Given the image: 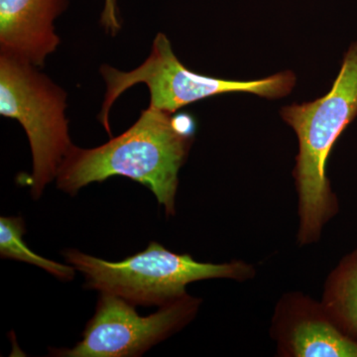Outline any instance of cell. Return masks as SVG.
Wrapping results in <instances>:
<instances>
[{
    "instance_id": "obj_1",
    "label": "cell",
    "mask_w": 357,
    "mask_h": 357,
    "mask_svg": "<svg viewBox=\"0 0 357 357\" xmlns=\"http://www.w3.org/2000/svg\"><path fill=\"white\" fill-rule=\"evenodd\" d=\"M195 128L190 115L149 107L107 144L91 149L73 145L59 169L58 188L75 196L91 183L123 176L148 188L166 215H174L178 171L194 143Z\"/></svg>"
},
{
    "instance_id": "obj_2",
    "label": "cell",
    "mask_w": 357,
    "mask_h": 357,
    "mask_svg": "<svg viewBox=\"0 0 357 357\" xmlns=\"http://www.w3.org/2000/svg\"><path fill=\"white\" fill-rule=\"evenodd\" d=\"M281 116L299 141L293 176L298 196L297 243L305 248L318 243L326 225L340 213L326 162L340 134L357 116V42L345 53L340 74L326 96L283 107Z\"/></svg>"
},
{
    "instance_id": "obj_3",
    "label": "cell",
    "mask_w": 357,
    "mask_h": 357,
    "mask_svg": "<svg viewBox=\"0 0 357 357\" xmlns=\"http://www.w3.org/2000/svg\"><path fill=\"white\" fill-rule=\"evenodd\" d=\"M66 260L86 277V287L123 298L140 306H165L187 295L189 284L208 279L252 280L256 269L243 260L227 263L199 262L189 255H178L152 241L142 252L112 262L75 249Z\"/></svg>"
},
{
    "instance_id": "obj_4",
    "label": "cell",
    "mask_w": 357,
    "mask_h": 357,
    "mask_svg": "<svg viewBox=\"0 0 357 357\" xmlns=\"http://www.w3.org/2000/svg\"><path fill=\"white\" fill-rule=\"evenodd\" d=\"M100 74L107 91L98 119L110 136V109L124 91L136 84H145L149 89L150 107L171 114L190 103L222 93H246L270 100L281 98L288 96L296 84L295 74L291 70L246 82L217 79L192 72L178 61L163 33L155 37L149 57L139 67L131 72H121L103 65Z\"/></svg>"
},
{
    "instance_id": "obj_5",
    "label": "cell",
    "mask_w": 357,
    "mask_h": 357,
    "mask_svg": "<svg viewBox=\"0 0 357 357\" xmlns=\"http://www.w3.org/2000/svg\"><path fill=\"white\" fill-rule=\"evenodd\" d=\"M37 67L0 55V114L17 119L25 129L33 156L30 185L38 199L57 178L70 148L67 93Z\"/></svg>"
},
{
    "instance_id": "obj_6",
    "label": "cell",
    "mask_w": 357,
    "mask_h": 357,
    "mask_svg": "<svg viewBox=\"0 0 357 357\" xmlns=\"http://www.w3.org/2000/svg\"><path fill=\"white\" fill-rule=\"evenodd\" d=\"M203 300L185 295L141 317L123 298L100 293L95 316L89 321L83 340L70 349H52V356L65 357H134L171 337L196 318Z\"/></svg>"
},
{
    "instance_id": "obj_7",
    "label": "cell",
    "mask_w": 357,
    "mask_h": 357,
    "mask_svg": "<svg viewBox=\"0 0 357 357\" xmlns=\"http://www.w3.org/2000/svg\"><path fill=\"white\" fill-rule=\"evenodd\" d=\"M270 337L280 357H357V342L326 314L321 301L290 291L277 301Z\"/></svg>"
},
{
    "instance_id": "obj_8",
    "label": "cell",
    "mask_w": 357,
    "mask_h": 357,
    "mask_svg": "<svg viewBox=\"0 0 357 357\" xmlns=\"http://www.w3.org/2000/svg\"><path fill=\"white\" fill-rule=\"evenodd\" d=\"M68 0H0V53L43 67L61 43L54 22Z\"/></svg>"
},
{
    "instance_id": "obj_9",
    "label": "cell",
    "mask_w": 357,
    "mask_h": 357,
    "mask_svg": "<svg viewBox=\"0 0 357 357\" xmlns=\"http://www.w3.org/2000/svg\"><path fill=\"white\" fill-rule=\"evenodd\" d=\"M319 301L335 325L357 342V248L328 275Z\"/></svg>"
},
{
    "instance_id": "obj_10",
    "label": "cell",
    "mask_w": 357,
    "mask_h": 357,
    "mask_svg": "<svg viewBox=\"0 0 357 357\" xmlns=\"http://www.w3.org/2000/svg\"><path fill=\"white\" fill-rule=\"evenodd\" d=\"M24 227V222L21 218H0V255L1 257L35 265L61 280H73L76 274V269L74 267L46 259L28 248L27 244L23 241V234H25Z\"/></svg>"
},
{
    "instance_id": "obj_11",
    "label": "cell",
    "mask_w": 357,
    "mask_h": 357,
    "mask_svg": "<svg viewBox=\"0 0 357 357\" xmlns=\"http://www.w3.org/2000/svg\"><path fill=\"white\" fill-rule=\"evenodd\" d=\"M100 23L105 28V32L112 36H115L121 30V24L119 20L117 0H105V6L100 15Z\"/></svg>"
}]
</instances>
